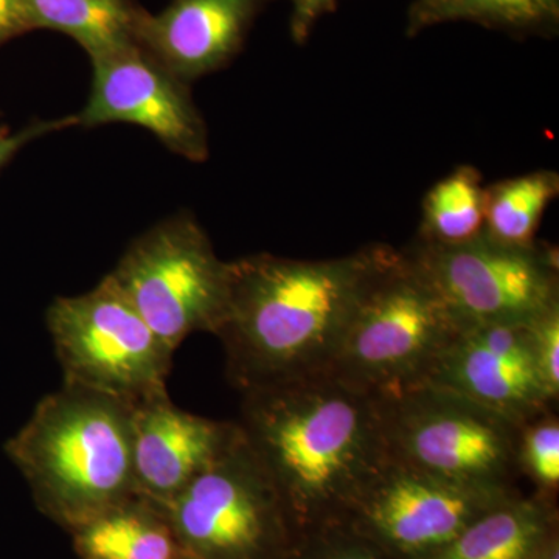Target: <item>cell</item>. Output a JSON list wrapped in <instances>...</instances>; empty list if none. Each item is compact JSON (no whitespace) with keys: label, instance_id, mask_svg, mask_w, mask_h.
Listing matches in <instances>:
<instances>
[{"label":"cell","instance_id":"6da1fadb","mask_svg":"<svg viewBox=\"0 0 559 559\" xmlns=\"http://www.w3.org/2000/svg\"><path fill=\"white\" fill-rule=\"evenodd\" d=\"M237 425L301 535L336 525L388 459L378 400L330 371L241 392Z\"/></svg>","mask_w":559,"mask_h":559},{"label":"cell","instance_id":"7a4b0ae2","mask_svg":"<svg viewBox=\"0 0 559 559\" xmlns=\"http://www.w3.org/2000/svg\"><path fill=\"white\" fill-rule=\"evenodd\" d=\"M381 248L326 260L259 253L230 261L215 336L231 384L246 392L329 370Z\"/></svg>","mask_w":559,"mask_h":559},{"label":"cell","instance_id":"3957f363","mask_svg":"<svg viewBox=\"0 0 559 559\" xmlns=\"http://www.w3.org/2000/svg\"><path fill=\"white\" fill-rule=\"evenodd\" d=\"M132 417L123 401L64 384L40 401L7 452L39 502L81 527L138 495Z\"/></svg>","mask_w":559,"mask_h":559},{"label":"cell","instance_id":"277c9868","mask_svg":"<svg viewBox=\"0 0 559 559\" xmlns=\"http://www.w3.org/2000/svg\"><path fill=\"white\" fill-rule=\"evenodd\" d=\"M460 329L409 252L382 245L326 371L374 399L404 392L426 381Z\"/></svg>","mask_w":559,"mask_h":559},{"label":"cell","instance_id":"5b68a950","mask_svg":"<svg viewBox=\"0 0 559 559\" xmlns=\"http://www.w3.org/2000/svg\"><path fill=\"white\" fill-rule=\"evenodd\" d=\"M157 507L197 559H293L304 539L241 430L179 495Z\"/></svg>","mask_w":559,"mask_h":559},{"label":"cell","instance_id":"8992f818","mask_svg":"<svg viewBox=\"0 0 559 559\" xmlns=\"http://www.w3.org/2000/svg\"><path fill=\"white\" fill-rule=\"evenodd\" d=\"M377 400L389 459L465 484L518 488L513 419L428 384Z\"/></svg>","mask_w":559,"mask_h":559},{"label":"cell","instance_id":"52a82bcc","mask_svg":"<svg viewBox=\"0 0 559 559\" xmlns=\"http://www.w3.org/2000/svg\"><path fill=\"white\" fill-rule=\"evenodd\" d=\"M105 280L175 352L191 334L218 330L230 261L216 255L193 216L180 213L132 241Z\"/></svg>","mask_w":559,"mask_h":559},{"label":"cell","instance_id":"ba28073f","mask_svg":"<svg viewBox=\"0 0 559 559\" xmlns=\"http://www.w3.org/2000/svg\"><path fill=\"white\" fill-rule=\"evenodd\" d=\"M47 326L64 384L131 407L167 395L175 352L105 278L90 293L58 297L47 311Z\"/></svg>","mask_w":559,"mask_h":559},{"label":"cell","instance_id":"9c48e42d","mask_svg":"<svg viewBox=\"0 0 559 559\" xmlns=\"http://www.w3.org/2000/svg\"><path fill=\"white\" fill-rule=\"evenodd\" d=\"M520 492L447 479L388 457L336 525L389 559H418Z\"/></svg>","mask_w":559,"mask_h":559},{"label":"cell","instance_id":"30bf717a","mask_svg":"<svg viewBox=\"0 0 559 559\" xmlns=\"http://www.w3.org/2000/svg\"><path fill=\"white\" fill-rule=\"evenodd\" d=\"M460 326L530 323L559 305L558 249L511 246L480 235L460 245L406 248Z\"/></svg>","mask_w":559,"mask_h":559},{"label":"cell","instance_id":"8fae6325","mask_svg":"<svg viewBox=\"0 0 559 559\" xmlns=\"http://www.w3.org/2000/svg\"><path fill=\"white\" fill-rule=\"evenodd\" d=\"M91 62V94L75 117L76 124H135L153 132L183 159L207 160V124L191 97L189 83L139 44Z\"/></svg>","mask_w":559,"mask_h":559},{"label":"cell","instance_id":"7c38bea8","mask_svg":"<svg viewBox=\"0 0 559 559\" xmlns=\"http://www.w3.org/2000/svg\"><path fill=\"white\" fill-rule=\"evenodd\" d=\"M423 384L451 390L518 425L557 411L536 370L528 323L462 326Z\"/></svg>","mask_w":559,"mask_h":559},{"label":"cell","instance_id":"4fadbf2b","mask_svg":"<svg viewBox=\"0 0 559 559\" xmlns=\"http://www.w3.org/2000/svg\"><path fill=\"white\" fill-rule=\"evenodd\" d=\"M135 489L153 503L168 502L237 439V421L179 409L162 395L134 407Z\"/></svg>","mask_w":559,"mask_h":559},{"label":"cell","instance_id":"5bb4252c","mask_svg":"<svg viewBox=\"0 0 559 559\" xmlns=\"http://www.w3.org/2000/svg\"><path fill=\"white\" fill-rule=\"evenodd\" d=\"M267 0H171L157 14L143 11L138 44L178 79L191 81L226 68Z\"/></svg>","mask_w":559,"mask_h":559},{"label":"cell","instance_id":"9a60e30c","mask_svg":"<svg viewBox=\"0 0 559 559\" xmlns=\"http://www.w3.org/2000/svg\"><path fill=\"white\" fill-rule=\"evenodd\" d=\"M558 533L557 498L520 492L418 559H535Z\"/></svg>","mask_w":559,"mask_h":559},{"label":"cell","instance_id":"2e32d148","mask_svg":"<svg viewBox=\"0 0 559 559\" xmlns=\"http://www.w3.org/2000/svg\"><path fill=\"white\" fill-rule=\"evenodd\" d=\"M32 32L64 33L87 51L105 57L138 44L143 11L134 0H25Z\"/></svg>","mask_w":559,"mask_h":559},{"label":"cell","instance_id":"e0dca14e","mask_svg":"<svg viewBox=\"0 0 559 559\" xmlns=\"http://www.w3.org/2000/svg\"><path fill=\"white\" fill-rule=\"evenodd\" d=\"M159 507L135 495L81 525L79 546L87 559H178L176 535Z\"/></svg>","mask_w":559,"mask_h":559},{"label":"cell","instance_id":"ac0fdd59","mask_svg":"<svg viewBox=\"0 0 559 559\" xmlns=\"http://www.w3.org/2000/svg\"><path fill=\"white\" fill-rule=\"evenodd\" d=\"M559 0H415L407 14V35L447 22H474L510 33L554 32Z\"/></svg>","mask_w":559,"mask_h":559},{"label":"cell","instance_id":"d6986e66","mask_svg":"<svg viewBox=\"0 0 559 559\" xmlns=\"http://www.w3.org/2000/svg\"><path fill=\"white\" fill-rule=\"evenodd\" d=\"M558 194V173L549 170L492 183L485 189L484 234L503 245H533L540 219Z\"/></svg>","mask_w":559,"mask_h":559},{"label":"cell","instance_id":"ffe728a7","mask_svg":"<svg viewBox=\"0 0 559 559\" xmlns=\"http://www.w3.org/2000/svg\"><path fill=\"white\" fill-rule=\"evenodd\" d=\"M485 189L477 168L471 165L455 168L426 194L417 240L460 245L484 235Z\"/></svg>","mask_w":559,"mask_h":559},{"label":"cell","instance_id":"44dd1931","mask_svg":"<svg viewBox=\"0 0 559 559\" xmlns=\"http://www.w3.org/2000/svg\"><path fill=\"white\" fill-rule=\"evenodd\" d=\"M518 469L535 492L557 498L559 488V418L549 411L522 423L518 439Z\"/></svg>","mask_w":559,"mask_h":559},{"label":"cell","instance_id":"7402d4cb","mask_svg":"<svg viewBox=\"0 0 559 559\" xmlns=\"http://www.w3.org/2000/svg\"><path fill=\"white\" fill-rule=\"evenodd\" d=\"M293 559H389L370 543L352 532L331 525L308 533L301 539Z\"/></svg>","mask_w":559,"mask_h":559},{"label":"cell","instance_id":"603a6c76","mask_svg":"<svg viewBox=\"0 0 559 559\" xmlns=\"http://www.w3.org/2000/svg\"><path fill=\"white\" fill-rule=\"evenodd\" d=\"M533 359L550 400H559V305L528 323Z\"/></svg>","mask_w":559,"mask_h":559},{"label":"cell","instance_id":"cb8c5ba5","mask_svg":"<svg viewBox=\"0 0 559 559\" xmlns=\"http://www.w3.org/2000/svg\"><path fill=\"white\" fill-rule=\"evenodd\" d=\"M69 124H76L75 117H68L64 120L36 121V123H32L31 127L24 128L20 132H14V134L0 124V171L32 140L49 134L51 131L61 130V128L69 127Z\"/></svg>","mask_w":559,"mask_h":559},{"label":"cell","instance_id":"d4e9b609","mask_svg":"<svg viewBox=\"0 0 559 559\" xmlns=\"http://www.w3.org/2000/svg\"><path fill=\"white\" fill-rule=\"evenodd\" d=\"M337 2L340 0H289V28L293 39L297 44L307 43L320 17L336 9Z\"/></svg>","mask_w":559,"mask_h":559},{"label":"cell","instance_id":"484cf974","mask_svg":"<svg viewBox=\"0 0 559 559\" xmlns=\"http://www.w3.org/2000/svg\"><path fill=\"white\" fill-rule=\"evenodd\" d=\"M32 32L25 0H0V47Z\"/></svg>","mask_w":559,"mask_h":559},{"label":"cell","instance_id":"4316f807","mask_svg":"<svg viewBox=\"0 0 559 559\" xmlns=\"http://www.w3.org/2000/svg\"><path fill=\"white\" fill-rule=\"evenodd\" d=\"M535 559H559V533L540 549Z\"/></svg>","mask_w":559,"mask_h":559},{"label":"cell","instance_id":"83f0119b","mask_svg":"<svg viewBox=\"0 0 559 559\" xmlns=\"http://www.w3.org/2000/svg\"><path fill=\"white\" fill-rule=\"evenodd\" d=\"M180 559H197V558H193V557H187V558H180Z\"/></svg>","mask_w":559,"mask_h":559}]
</instances>
